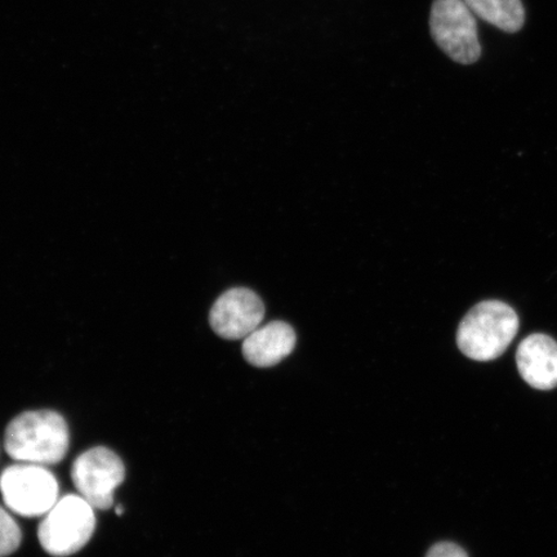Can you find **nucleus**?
Returning <instances> with one entry per match:
<instances>
[{"instance_id":"1","label":"nucleus","mask_w":557,"mask_h":557,"mask_svg":"<svg viewBox=\"0 0 557 557\" xmlns=\"http://www.w3.org/2000/svg\"><path fill=\"white\" fill-rule=\"evenodd\" d=\"M70 433L65 418L53 410L20 414L7 426L4 449L16 462L58 465L67 455Z\"/></svg>"},{"instance_id":"2","label":"nucleus","mask_w":557,"mask_h":557,"mask_svg":"<svg viewBox=\"0 0 557 557\" xmlns=\"http://www.w3.org/2000/svg\"><path fill=\"white\" fill-rule=\"evenodd\" d=\"M519 331V318L511 306L484 301L472 308L458 326L459 350L472 360L497 359L511 345Z\"/></svg>"},{"instance_id":"3","label":"nucleus","mask_w":557,"mask_h":557,"mask_svg":"<svg viewBox=\"0 0 557 557\" xmlns=\"http://www.w3.org/2000/svg\"><path fill=\"white\" fill-rule=\"evenodd\" d=\"M95 531V507L82 496L67 494L45 515L38 540L47 554L66 557L86 547Z\"/></svg>"},{"instance_id":"4","label":"nucleus","mask_w":557,"mask_h":557,"mask_svg":"<svg viewBox=\"0 0 557 557\" xmlns=\"http://www.w3.org/2000/svg\"><path fill=\"white\" fill-rule=\"evenodd\" d=\"M4 505L24 518H39L59 500V482L46 466L17 462L0 475Z\"/></svg>"},{"instance_id":"5","label":"nucleus","mask_w":557,"mask_h":557,"mask_svg":"<svg viewBox=\"0 0 557 557\" xmlns=\"http://www.w3.org/2000/svg\"><path fill=\"white\" fill-rule=\"evenodd\" d=\"M430 27L437 46L458 64L471 65L482 54L475 15L465 0H435Z\"/></svg>"},{"instance_id":"6","label":"nucleus","mask_w":557,"mask_h":557,"mask_svg":"<svg viewBox=\"0 0 557 557\" xmlns=\"http://www.w3.org/2000/svg\"><path fill=\"white\" fill-rule=\"evenodd\" d=\"M124 479L122 459L104 447L82 453L72 468V480L79 496L101 511L114 506L115 491Z\"/></svg>"},{"instance_id":"7","label":"nucleus","mask_w":557,"mask_h":557,"mask_svg":"<svg viewBox=\"0 0 557 557\" xmlns=\"http://www.w3.org/2000/svg\"><path fill=\"white\" fill-rule=\"evenodd\" d=\"M263 317L264 305L253 290L233 288L214 302L209 312V324L221 338L236 341L259 329Z\"/></svg>"},{"instance_id":"8","label":"nucleus","mask_w":557,"mask_h":557,"mask_svg":"<svg viewBox=\"0 0 557 557\" xmlns=\"http://www.w3.org/2000/svg\"><path fill=\"white\" fill-rule=\"evenodd\" d=\"M517 363L528 385L537 389L557 387V343L546 334H532L522 341Z\"/></svg>"},{"instance_id":"9","label":"nucleus","mask_w":557,"mask_h":557,"mask_svg":"<svg viewBox=\"0 0 557 557\" xmlns=\"http://www.w3.org/2000/svg\"><path fill=\"white\" fill-rule=\"evenodd\" d=\"M296 341V333L289 324L271 322L244 338L243 355L255 367H274L295 350Z\"/></svg>"},{"instance_id":"10","label":"nucleus","mask_w":557,"mask_h":557,"mask_svg":"<svg viewBox=\"0 0 557 557\" xmlns=\"http://www.w3.org/2000/svg\"><path fill=\"white\" fill-rule=\"evenodd\" d=\"M473 15L498 29L517 33L524 25L525 11L521 0H465Z\"/></svg>"},{"instance_id":"11","label":"nucleus","mask_w":557,"mask_h":557,"mask_svg":"<svg viewBox=\"0 0 557 557\" xmlns=\"http://www.w3.org/2000/svg\"><path fill=\"white\" fill-rule=\"evenodd\" d=\"M21 541L23 533L17 522L0 506V557L17 552Z\"/></svg>"},{"instance_id":"12","label":"nucleus","mask_w":557,"mask_h":557,"mask_svg":"<svg viewBox=\"0 0 557 557\" xmlns=\"http://www.w3.org/2000/svg\"><path fill=\"white\" fill-rule=\"evenodd\" d=\"M426 557H469L462 547L451 542L436 543L430 548Z\"/></svg>"},{"instance_id":"13","label":"nucleus","mask_w":557,"mask_h":557,"mask_svg":"<svg viewBox=\"0 0 557 557\" xmlns=\"http://www.w3.org/2000/svg\"><path fill=\"white\" fill-rule=\"evenodd\" d=\"M115 512H116L117 515H122V513H123V508H122L121 506H117V507L115 508Z\"/></svg>"}]
</instances>
